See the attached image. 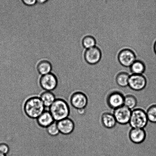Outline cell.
Here are the masks:
<instances>
[{"label": "cell", "mask_w": 156, "mask_h": 156, "mask_svg": "<svg viewBox=\"0 0 156 156\" xmlns=\"http://www.w3.org/2000/svg\"><path fill=\"white\" fill-rule=\"evenodd\" d=\"M24 110L27 117L37 119L45 111V108L39 96H33L25 100Z\"/></svg>", "instance_id": "cell-1"}, {"label": "cell", "mask_w": 156, "mask_h": 156, "mask_svg": "<svg viewBox=\"0 0 156 156\" xmlns=\"http://www.w3.org/2000/svg\"><path fill=\"white\" fill-rule=\"evenodd\" d=\"M49 111L55 121L57 122L68 118L70 114L68 103L62 99H56L49 108Z\"/></svg>", "instance_id": "cell-2"}, {"label": "cell", "mask_w": 156, "mask_h": 156, "mask_svg": "<svg viewBox=\"0 0 156 156\" xmlns=\"http://www.w3.org/2000/svg\"><path fill=\"white\" fill-rule=\"evenodd\" d=\"M149 123L146 111L141 108L132 110L129 124L131 128L144 129Z\"/></svg>", "instance_id": "cell-3"}, {"label": "cell", "mask_w": 156, "mask_h": 156, "mask_svg": "<svg viewBox=\"0 0 156 156\" xmlns=\"http://www.w3.org/2000/svg\"><path fill=\"white\" fill-rule=\"evenodd\" d=\"M107 95L105 100L107 105L113 110L124 105L125 96L117 91H111Z\"/></svg>", "instance_id": "cell-4"}, {"label": "cell", "mask_w": 156, "mask_h": 156, "mask_svg": "<svg viewBox=\"0 0 156 156\" xmlns=\"http://www.w3.org/2000/svg\"><path fill=\"white\" fill-rule=\"evenodd\" d=\"M69 102L72 106L76 109H85L88 104V97L83 93L76 92L70 96Z\"/></svg>", "instance_id": "cell-5"}, {"label": "cell", "mask_w": 156, "mask_h": 156, "mask_svg": "<svg viewBox=\"0 0 156 156\" xmlns=\"http://www.w3.org/2000/svg\"><path fill=\"white\" fill-rule=\"evenodd\" d=\"M132 111L123 105L113 110L112 114L115 118L117 123L121 125L129 124L130 120Z\"/></svg>", "instance_id": "cell-6"}, {"label": "cell", "mask_w": 156, "mask_h": 156, "mask_svg": "<svg viewBox=\"0 0 156 156\" xmlns=\"http://www.w3.org/2000/svg\"><path fill=\"white\" fill-rule=\"evenodd\" d=\"M58 83L57 78L51 73L41 76L40 79V85L45 91H53L57 87Z\"/></svg>", "instance_id": "cell-7"}, {"label": "cell", "mask_w": 156, "mask_h": 156, "mask_svg": "<svg viewBox=\"0 0 156 156\" xmlns=\"http://www.w3.org/2000/svg\"><path fill=\"white\" fill-rule=\"evenodd\" d=\"M146 79L142 74H133L129 76L128 86L134 91H140L146 88Z\"/></svg>", "instance_id": "cell-8"}, {"label": "cell", "mask_w": 156, "mask_h": 156, "mask_svg": "<svg viewBox=\"0 0 156 156\" xmlns=\"http://www.w3.org/2000/svg\"><path fill=\"white\" fill-rule=\"evenodd\" d=\"M128 136L130 140L132 143L136 144H140L146 140V131L144 129L131 128Z\"/></svg>", "instance_id": "cell-9"}, {"label": "cell", "mask_w": 156, "mask_h": 156, "mask_svg": "<svg viewBox=\"0 0 156 156\" xmlns=\"http://www.w3.org/2000/svg\"><path fill=\"white\" fill-rule=\"evenodd\" d=\"M119 62L123 66L131 67L136 61V57L134 53L128 49L122 50L119 53Z\"/></svg>", "instance_id": "cell-10"}, {"label": "cell", "mask_w": 156, "mask_h": 156, "mask_svg": "<svg viewBox=\"0 0 156 156\" xmlns=\"http://www.w3.org/2000/svg\"><path fill=\"white\" fill-rule=\"evenodd\" d=\"M101 53L100 50L96 47L87 49L85 58L87 63L92 65L97 63L100 60Z\"/></svg>", "instance_id": "cell-11"}, {"label": "cell", "mask_w": 156, "mask_h": 156, "mask_svg": "<svg viewBox=\"0 0 156 156\" xmlns=\"http://www.w3.org/2000/svg\"><path fill=\"white\" fill-rule=\"evenodd\" d=\"M57 126L59 132L64 135L71 134L75 127L74 122L69 118L58 122Z\"/></svg>", "instance_id": "cell-12"}, {"label": "cell", "mask_w": 156, "mask_h": 156, "mask_svg": "<svg viewBox=\"0 0 156 156\" xmlns=\"http://www.w3.org/2000/svg\"><path fill=\"white\" fill-rule=\"evenodd\" d=\"M100 119L102 126L107 129H112L115 127L117 124L114 114L108 111L104 112L101 114Z\"/></svg>", "instance_id": "cell-13"}, {"label": "cell", "mask_w": 156, "mask_h": 156, "mask_svg": "<svg viewBox=\"0 0 156 156\" xmlns=\"http://www.w3.org/2000/svg\"><path fill=\"white\" fill-rule=\"evenodd\" d=\"M39 97L45 107V111H49V108L56 99L55 94L51 91H43Z\"/></svg>", "instance_id": "cell-14"}, {"label": "cell", "mask_w": 156, "mask_h": 156, "mask_svg": "<svg viewBox=\"0 0 156 156\" xmlns=\"http://www.w3.org/2000/svg\"><path fill=\"white\" fill-rule=\"evenodd\" d=\"M37 123L42 127L47 128L55 121L49 111H45L37 119Z\"/></svg>", "instance_id": "cell-15"}, {"label": "cell", "mask_w": 156, "mask_h": 156, "mask_svg": "<svg viewBox=\"0 0 156 156\" xmlns=\"http://www.w3.org/2000/svg\"><path fill=\"white\" fill-rule=\"evenodd\" d=\"M38 72L41 76L51 73L52 67L51 63L49 61L44 60L41 61L37 66Z\"/></svg>", "instance_id": "cell-16"}, {"label": "cell", "mask_w": 156, "mask_h": 156, "mask_svg": "<svg viewBox=\"0 0 156 156\" xmlns=\"http://www.w3.org/2000/svg\"><path fill=\"white\" fill-rule=\"evenodd\" d=\"M137 105V100L135 96L130 94L125 96L124 105L132 111L135 109Z\"/></svg>", "instance_id": "cell-17"}, {"label": "cell", "mask_w": 156, "mask_h": 156, "mask_svg": "<svg viewBox=\"0 0 156 156\" xmlns=\"http://www.w3.org/2000/svg\"><path fill=\"white\" fill-rule=\"evenodd\" d=\"M130 75L126 73H120L116 78V82L118 86L125 88L128 86Z\"/></svg>", "instance_id": "cell-18"}, {"label": "cell", "mask_w": 156, "mask_h": 156, "mask_svg": "<svg viewBox=\"0 0 156 156\" xmlns=\"http://www.w3.org/2000/svg\"><path fill=\"white\" fill-rule=\"evenodd\" d=\"M146 112L150 123L156 124V103H153L149 105Z\"/></svg>", "instance_id": "cell-19"}, {"label": "cell", "mask_w": 156, "mask_h": 156, "mask_svg": "<svg viewBox=\"0 0 156 156\" xmlns=\"http://www.w3.org/2000/svg\"><path fill=\"white\" fill-rule=\"evenodd\" d=\"M130 68L133 74H142L145 70L144 64L140 61H136L131 66Z\"/></svg>", "instance_id": "cell-20"}, {"label": "cell", "mask_w": 156, "mask_h": 156, "mask_svg": "<svg viewBox=\"0 0 156 156\" xmlns=\"http://www.w3.org/2000/svg\"><path fill=\"white\" fill-rule=\"evenodd\" d=\"M83 45L87 49L95 47L96 41L94 38L90 36H87L82 41Z\"/></svg>", "instance_id": "cell-21"}, {"label": "cell", "mask_w": 156, "mask_h": 156, "mask_svg": "<svg viewBox=\"0 0 156 156\" xmlns=\"http://www.w3.org/2000/svg\"><path fill=\"white\" fill-rule=\"evenodd\" d=\"M47 131L50 136H52L58 135L59 134V130L57 126V122L55 121L51 125L47 128Z\"/></svg>", "instance_id": "cell-22"}, {"label": "cell", "mask_w": 156, "mask_h": 156, "mask_svg": "<svg viewBox=\"0 0 156 156\" xmlns=\"http://www.w3.org/2000/svg\"><path fill=\"white\" fill-rule=\"evenodd\" d=\"M10 151L8 145L5 143H0V152L7 155Z\"/></svg>", "instance_id": "cell-23"}, {"label": "cell", "mask_w": 156, "mask_h": 156, "mask_svg": "<svg viewBox=\"0 0 156 156\" xmlns=\"http://www.w3.org/2000/svg\"><path fill=\"white\" fill-rule=\"evenodd\" d=\"M24 5L27 7H33L37 4L36 0H21Z\"/></svg>", "instance_id": "cell-24"}, {"label": "cell", "mask_w": 156, "mask_h": 156, "mask_svg": "<svg viewBox=\"0 0 156 156\" xmlns=\"http://www.w3.org/2000/svg\"><path fill=\"white\" fill-rule=\"evenodd\" d=\"M37 4L39 5H44L46 4L49 0H36Z\"/></svg>", "instance_id": "cell-25"}, {"label": "cell", "mask_w": 156, "mask_h": 156, "mask_svg": "<svg viewBox=\"0 0 156 156\" xmlns=\"http://www.w3.org/2000/svg\"><path fill=\"white\" fill-rule=\"evenodd\" d=\"M154 50H155V53L156 54V41L154 45Z\"/></svg>", "instance_id": "cell-26"}, {"label": "cell", "mask_w": 156, "mask_h": 156, "mask_svg": "<svg viewBox=\"0 0 156 156\" xmlns=\"http://www.w3.org/2000/svg\"><path fill=\"white\" fill-rule=\"evenodd\" d=\"M0 156H7L4 154L1 153L0 152Z\"/></svg>", "instance_id": "cell-27"}, {"label": "cell", "mask_w": 156, "mask_h": 156, "mask_svg": "<svg viewBox=\"0 0 156 156\" xmlns=\"http://www.w3.org/2000/svg\"><path fill=\"white\" fill-rule=\"evenodd\" d=\"M66 83V84H68V83ZM62 83H58V84H62ZM69 84V85H70V84ZM72 87H73V86H72ZM73 89H74V88H73ZM74 91H75V90H74Z\"/></svg>", "instance_id": "cell-28"}]
</instances>
